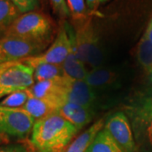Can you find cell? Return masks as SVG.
<instances>
[{"mask_svg": "<svg viewBox=\"0 0 152 152\" xmlns=\"http://www.w3.org/2000/svg\"><path fill=\"white\" fill-rule=\"evenodd\" d=\"M79 131L59 113H53L35 122L30 145L35 151L64 152Z\"/></svg>", "mask_w": 152, "mask_h": 152, "instance_id": "obj_1", "label": "cell"}, {"mask_svg": "<svg viewBox=\"0 0 152 152\" xmlns=\"http://www.w3.org/2000/svg\"><path fill=\"white\" fill-rule=\"evenodd\" d=\"M122 107L130 122L137 146L152 148V85L135 91Z\"/></svg>", "mask_w": 152, "mask_h": 152, "instance_id": "obj_2", "label": "cell"}, {"mask_svg": "<svg viewBox=\"0 0 152 152\" xmlns=\"http://www.w3.org/2000/svg\"><path fill=\"white\" fill-rule=\"evenodd\" d=\"M53 33L51 20L42 13L34 10L20 15L4 35L48 46Z\"/></svg>", "mask_w": 152, "mask_h": 152, "instance_id": "obj_3", "label": "cell"}, {"mask_svg": "<svg viewBox=\"0 0 152 152\" xmlns=\"http://www.w3.org/2000/svg\"><path fill=\"white\" fill-rule=\"evenodd\" d=\"M74 30L79 58L89 70L102 67L104 63V53L91 20L86 17L75 21Z\"/></svg>", "mask_w": 152, "mask_h": 152, "instance_id": "obj_4", "label": "cell"}, {"mask_svg": "<svg viewBox=\"0 0 152 152\" xmlns=\"http://www.w3.org/2000/svg\"><path fill=\"white\" fill-rule=\"evenodd\" d=\"M74 41L75 30L68 22H64L61 25L57 37L48 50L41 54L25 58L20 62L30 66L33 69L37 66L43 64H63L70 52Z\"/></svg>", "mask_w": 152, "mask_h": 152, "instance_id": "obj_5", "label": "cell"}, {"mask_svg": "<svg viewBox=\"0 0 152 152\" xmlns=\"http://www.w3.org/2000/svg\"><path fill=\"white\" fill-rule=\"evenodd\" d=\"M35 120L20 108L0 106V134L16 140L31 135Z\"/></svg>", "mask_w": 152, "mask_h": 152, "instance_id": "obj_6", "label": "cell"}, {"mask_svg": "<svg viewBox=\"0 0 152 152\" xmlns=\"http://www.w3.org/2000/svg\"><path fill=\"white\" fill-rule=\"evenodd\" d=\"M48 45L25 39L5 36L0 37V64L20 62L32 56L41 54Z\"/></svg>", "mask_w": 152, "mask_h": 152, "instance_id": "obj_7", "label": "cell"}, {"mask_svg": "<svg viewBox=\"0 0 152 152\" xmlns=\"http://www.w3.org/2000/svg\"><path fill=\"white\" fill-rule=\"evenodd\" d=\"M34 83V69L18 62L0 73V101L12 93L27 90Z\"/></svg>", "mask_w": 152, "mask_h": 152, "instance_id": "obj_8", "label": "cell"}, {"mask_svg": "<svg viewBox=\"0 0 152 152\" xmlns=\"http://www.w3.org/2000/svg\"><path fill=\"white\" fill-rule=\"evenodd\" d=\"M103 129L124 152H137L138 146L130 122L123 111L109 116L104 123Z\"/></svg>", "mask_w": 152, "mask_h": 152, "instance_id": "obj_9", "label": "cell"}, {"mask_svg": "<svg viewBox=\"0 0 152 152\" xmlns=\"http://www.w3.org/2000/svg\"><path fill=\"white\" fill-rule=\"evenodd\" d=\"M62 89L63 99L65 102L96 109L97 93L85 80H75L64 75L62 77Z\"/></svg>", "mask_w": 152, "mask_h": 152, "instance_id": "obj_10", "label": "cell"}, {"mask_svg": "<svg viewBox=\"0 0 152 152\" xmlns=\"http://www.w3.org/2000/svg\"><path fill=\"white\" fill-rule=\"evenodd\" d=\"M64 102L62 99L58 97H30L20 109L27 113L35 121H37L58 113Z\"/></svg>", "mask_w": 152, "mask_h": 152, "instance_id": "obj_11", "label": "cell"}, {"mask_svg": "<svg viewBox=\"0 0 152 152\" xmlns=\"http://www.w3.org/2000/svg\"><path fill=\"white\" fill-rule=\"evenodd\" d=\"M58 113L73 124L80 131L89 124L93 119L95 109L71 102H64Z\"/></svg>", "mask_w": 152, "mask_h": 152, "instance_id": "obj_12", "label": "cell"}, {"mask_svg": "<svg viewBox=\"0 0 152 152\" xmlns=\"http://www.w3.org/2000/svg\"><path fill=\"white\" fill-rule=\"evenodd\" d=\"M117 80L115 72L104 67H98L90 69L85 81L97 93L100 91H107L113 86Z\"/></svg>", "mask_w": 152, "mask_h": 152, "instance_id": "obj_13", "label": "cell"}, {"mask_svg": "<svg viewBox=\"0 0 152 152\" xmlns=\"http://www.w3.org/2000/svg\"><path fill=\"white\" fill-rule=\"evenodd\" d=\"M62 77L52 80L35 82L31 86L27 89L30 97H58L64 101L63 89H62Z\"/></svg>", "mask_w": 152, "mask_h": 152, "instance_id": "obj_14", "label": "cell"}, {"mask_svg": "<svg viewBox=\"0 0 152 152\" xmlns=\"http://www.w3.org/2000/svg\"><path fill=\"white\" fill-rule=\"evenodd\" d=\"M64 75L75 80H85L86 78L87 69L86 64L79 58L76 50L75 41L72 45L70 52L62 64Z\"/></svg>", "mask_w": 152, "mask_h": 152, "instance_id": "obj_15", "label": "cell"}, {"mask_svg": "<svg viewBox=\"0 0 152 152\" xmlns=\"http://www.w3.org/2000/svg\"><path fill=\"white\" fill-rule=\"evenodd\" d=\"M104 126L103 119H100L93 124L90 128L75 139L67 147L65 152H86L90 144Z\"/></svg>", "mask_w": 152, "mask_h": 152, "instance_id": "obj_16", "label": "cell"}, {"mask_svg": "<svg viewBox=\"0 0 152 152\" xmlns=\"http://www.w3.org/2000/svg\"><path fill=\"white\" fill-rule=\"evenodd\" d=\"M86 152H124L104 129L99 131Z\"/></svg>", "mask_w": 152, "mask_h": 152, "instance_id": "obj_17", "label": "cell"}, {"mask_svg": "<svg viewBox=\"0 0 152 152\" xmlns=\"http://www.w3.org/2000/svg\"><path fill=\"white\" fill-rule=\"evenodd\" d=\"M21 15L10 0H0V37Z\"/></svg>", "mask_w": 152, "mask_h": 152, "instance_id": "obj_18", "label": "cell"}, {"mask_svg": "<svg viewBox=\"0 0 152 152\" xmlns=\"http://www.w3.org/2000/svg\"><path fill=\"white\" fill-rule=\"evenodd\" d=\"M136 56L140 65L148 75L152 69V42L144 35L137 46Z\"/></svg>", "mask_w": 152, "mask_h": 152, "instance_id": "obj_19", "label": "cell"}, {"mask_svg": "<svg viewBox=\"0 0 152 152\" xmlns=\"http://www.w3.org/2000/svg\"><path fill=\"white\" fill-rule=\"evenodd\" d=\"M64 75L62 64H43L34 69L35 82L52 80Z\"/></svg>", "mask_w": 152, "mask_h": 152, "instance_id": "obj_20", "label": "cell"}, {"mask_svg": "<svg viewBox=\"0 0 152 152\" xmlns=\"http://www.w3.org/2000/svg\"><path fill=\"white\" fill-rule=\"evenodd\" d=\"M30 98L27 90L16 91L7 96L0 101V106L10 108H21Z\"/></svg>", "mask_w": 152, "mask_h": 152, "instance_id": "obj_21", "label": "cell"}, {"mask_svg": "<svg viewBox=\"0 0 152 152\" xmlns=\"http://www.w3.org/2000/svg\"><path fill=\"white\" fill-rule=\"evenodd\" d=\"M66 4L75 21L81 20L87 17L88 9L86 0H66Z\"/></svg>", "mask_w": 152, "mask_h": 152, "instance_id": "obj_22", "label": "cell"}, {"mask_svg": "<svg viewBox=\"0 0 152 152\" xmlns=\"http://www.w3.org/2000/svg\"><path fill=\"white\" fill-rule=\"evenodd\" d=\"M20 14L34 11L39 5L38 0H10Z\"/></svg>", "mask_w": 152, "mask_h": 152, "instance_id": "obj_23", "label": "cell"}, {"mask_svg": "<svg viewBox=\"0 0 152 152\" xmlns=\"http://www.w3.org/2000/svg\"><path fill=\"white\" fill-rule=\"evenodd\" d=\"M55 14L61 18H68L70 16V13L66 4V0H49Z\"/></svg>", "mask_w": 152, "mask_h": 152, "instance_id": "obj_24", "label": "cell"}, {"mask_svg": "<svg viewBox=\"0 0 152 152\" xmlns=\"http://www.w3.org/2000/svg\"><path fill=\"white\" fill-rule=\"evenodd\" d=\"M0 152H30V151L26 145L21 143H16L0 147Z\"/></svg>", "mask_w": 152, "mask_h": 152, "instance_id": "obj_25", "label": "cell"}, {"mask_svg": "<svg viewBox=\"0 0 152 152\" xmlns=\"http://www.w3.org/2000/svg\"><path fill=\"white\" fill-rule=\"evenodd\" d=\"M108 0H86L88 11H95L100 5L107 2Z\"/></svg>", "mask_w": 152, "mask_h": 152, "instance_id": "obj_26", "label": "cell"}, {"mask_svg": "<svg viewBox=\"0 0 152 152\" xmlns=\"http://www.w3.org/2000/svg\"><path fill=\"white\" fill-rule=\"evenodd\" d=\"M144 36L151 42H152V17L151 19V20H150V22H149V24H148V26H147L145 31L144 33Z\"/></svg>", "mask_w": 152, "mask_h": 152, "instance_id": "obj_27", "label": "cell"}, {"mask_svg": "<svg viewBox=\"0 0 152 152\" xmlns=\"http://www.w3.org/2000/svg\"><path fill=\"white\" fill-rule=\"evenodd\" d=\"M16 63H18V62H10V63H5V64H0V73H1L2 71L7 69L10 68V66L15 64Z\"/></svg>", "mask_w": 152, "mask_h": 152, "instance_id": "obj_28", "label": "cell"}, {"mask_svg": "<svg viewBox=\"0 0 152 152\" xmlns=\"http://www.w3.org/2000/svg\"><path fill=\"white\" fill-rule=\"evenodd\" d=\"M148 77H149V80H150V81H151V83L152 84V69L151 70V72L148 74Z\"/></svg>", "mask_w": 152, "mask_h": 152, "instance_id": "obj_29", "label": "cell"}, {"mask_svg": "<svg viewBox=\"0 0 152 152\" xmlns=\"http://www.w3.org/2000/svg\"><path fill=\"white\" fill-rule=\"evenodd\" d=\"M2 134H0V143H1V140H2Z\"/></svg>", "mask_w": 152, "mask_h": 152, "instance_id": "obj_30", "label": "cell"}, {"mask_svg": "<svg viewBox=\"0 0 152 152\" xmlns=\"http://www.w3.org/2000/svg\"><path fill=\"white\" fill-rule=\"evenodd\" d=\"M34 152H38V151H34Z\"/></svg>", "mask_w": 152, "mask_h": 152, "instance_id": "obj_31", "label": "cell"}]
</instances>
